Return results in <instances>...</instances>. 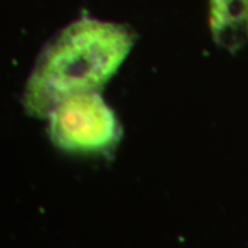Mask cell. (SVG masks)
Wrapping results in <instances>:
<instances>
[{
    "label": "cell",
    "instance_id": "1",
    "mask_svg": "<svg viewBox=\"0 0 248 248\" xmlns=\"http://www.w3.org/2000/svg\"><path fill=\"white\" fill-rule=\"evenodd\" d=\"M134 43V32L122 24L83 17L65 27L37 55L24 87L25 113L45 119L71 95L97 93Z\"/></svg>",
    "mask_w": 248,
    "mask_h": 248
},
{
    "label": "cell",
    "instance_id": "2",
    "mask_svg": "<svg viewBox=\"0 0 248 248\" xmlns=\"http://www.w3.org/2000/svg\"><path fill=\"white\" fill-rule=\"evenodd\" d=\"M47 119L54 145L71 153L109 152L122 137L113 110L97 93L71 95L54 108Z\"/></svg>",
    "mask_w": 248,
    "mask_h": 248
},
{
    "label": "cell",
    "instance_id": "3",
    "mask_svg": "<svg viewBox=\"0 0 248 248\" xmlns=\"http://www.w3.org/2000/svg\"><path fill=\"white\" fill-rule=\"evenodd\" d=\"M215 43L231 53L248 43V0H208Z\"/></svg>",
    "mask_w": 248,
    "mask_h": 248
}]
</instances>
